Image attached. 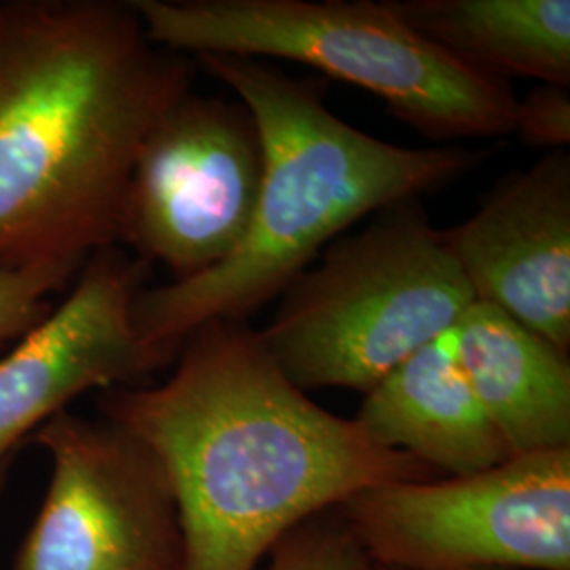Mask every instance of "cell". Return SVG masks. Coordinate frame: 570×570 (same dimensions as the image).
<instances>
[{
    "label": "cell",
    "mask_w": 570,
    "mask_h": 570,
    "mask_svg": "<svg viewBox=\"0 0 570 570\" xmlns=\"http://www.w3.org/2000/svg\"><path fill=\"white\" fill-rule=\"evenodd\" d=\"M367 570H402L393 569V567H385V564H376V562H370V569ZM489 570H508V569H489Z\"/></svg>",
    "instance_id": "e0dca14e"
},
{
    "label": "cell",
    "mask_w": 570,
    "mask_h": 570,
    "mask_svg": "<svg viewBox=\"0 0 570 570\" xmlns=\"http://www.w3.org/2000/svg\"><path fill=\"white\" fill-rule=\"evenodd\" d=\"M370 562L402 570H570V449L355 492L336 508Z\"/></svg>",
    "instance_id": "8992f818"
},
{
    "label": "cell",
    "mask_w": 570,
    "mask_h": 570,
    "mask_svg": "<svg viewBox=\"0 0 570 570\" xmlns=\"http://www.w3.org/2000/svg\"><path fill=\"white\" fill-rule=\"evenodd\" d=\"M454 334L469 383L513 456L570 449L569 353L480 301Z\"/></svg>",
    "instance_id": "7c38bea8"
},
{
    "label": "cell",
    "mask_w": 570,
    "mask_h": 570,
    "mask_svg": "<svg viewBox=\"0 0 570 570\" xmlns=\"http://www.w3.org/2000/svg\"><path fill=\"white\" fill-rule=\"evenodd\" d=\"M263 138L239 100L188 91L144 140L122 202L119 245L171 282L225 263L252 226Z\"/></svg>",
    "instance_id": "52a82bcc"
},
{
    "label": "cell",
    "mask_w": 570,
    "mask_h": 570,
    "mask_svg": "<svg viewBox=\"0 0 570 570\" xmlns=\"http://www.w3.org/2000/svg\"><path fill=\"white\" fill-rule=\"evenodd\" d=\"M473 301L421 197H407L330 245L320 265L285 287L258 336L305 393L353 389L366 395L456 326Z\"/></svg>",
    "instance_id": "5b68a950"
},
{
    "label": "cell",
    "mask_w": 570,
    "mask_h": 570,
    "mask_svg": "<svg viewBox=\"0 0 570 570\" xmlns=\"http://www.w3.org/2000/svg\"><path fill=\"white\" fill-rule=\"evenodd\" d=\"M82 266L63 261L0 266V346L37 326L53 308L51 296L72 284Z\"/></svg>",
    "instance_id": "5bb4252c"
},
{
    "label": "cell",
    "mask_w": 570,
    "mask_h": 570,
    "mask_svg": "<svg viewBox=\"0 0 570 570\" xmlns=\"http://www.w3.org/2000/svg\"><path fill=\"white\" fill-rule=\"evenodd\" d=\"M473 298L570 351V153L505 176L480 209L442 230Z\"/></svg>",
    "instance_id": "30bf717a"
},
{
    "label": "cell",
    "mask_w": 570,
    "mask_h": 570,
    "mask_svg": "<svg viewBox=\"0 0 570 570\" xmlns=\"http://www.w3.org/2000/svg\"><path fill=\"white\" fill-rule=\"evenodd\" d=\"M167 51L289 60L357 85L433 142L513 134L510 82L456 60L389 0H134Z\"/></svg>",
    "instance_id": "277c9868"
},
{
    "label": "cell",
    "mask_w": 570,
    "mask_h": 570,
    "mask_svg": "<svg viewBox=\"0 0 570 570\" xmlns=\"http://www.w3.org/2000/svg\"><path fill=\"white\" fill-rule=\"evenodd\" d=\"M171 376L108 389L102 419L164 465L186 570H258L289 530L362 490L444 478L308 400L247 320L195 327Z\"/></svg>",
    "instance_id": "6da1fadb"
},
{
    "label": "cell",
    "mask_w": 570,
    "mask_h": 570,
    "mask_svg": "<svg viewBox=\"0 0 570 570\" xmlns=\"http://www.w3.org/2000/svg\"><path fill=\"white\" fill-rule=\"evenodd\" d=\"M153 266L112 245L96 252L68 296L0 360V471L23 438L91 389L146 379L178 348L144 341L134 303Z\"/></svg>",
    "instance_id": "9c48e42d"
},
{
    "label": "cell",
    "mask_w": 570,
    "mask_h": 570,
    "mask_svg": "<svg viewBox=\"0 0 570 570\" xmlns=\"http://www.w3.org/2000/svg\"><path fill=\"white\" fill-rule=\"evenodd\" d=\"M381 449L440 475H469L511 459L459 362L454 327L421 346L370 389L353 419Z\"/></svg>",
    "instance_id": "8fae6325"
},
{
    "label": "cell",
    "mask_w": 570,
    "mask_h": 570,
    "mask_svg": "<svg viewBox=\"0 0 570 570\" xmlns=\"http://www.w3.org/2000/svg\"><path fill=\"white\" fill-rule=\"evenodd\" d=\"M195 66L150 41L131 2H2L0 266L87 265L119 245L134 164Z\"/></svg>",
    "instance_id": "7a4b0ae2"
},
{
    "label": "cell",
    "mask_w": 570,
    "mask_h": 570,
    "mask_svg": "<svg viewBox=\"0 0 570 570\" xmlns=\"http://www.w3.org/2000/svg\"><path fill=\"white\" fill-rule=\"evenodd\" d=\"M7 471V469H4ZM4 471H0V490L4 487Z\"/></svg>",
    "instance_id": "ac0fdd59"
},
{
    "label": "cell",
    "mask_w": 570,
    "mask_h": 570,
    "mask_svg": "<svg viewBox=\"0 0 570 570\" xmlns=\"http://www.w3.org/2000/svg\"><path fill=\"white\" fill-rule=\"evenodd\" d=\"M513 134L534 148L564 150L570 144V89L541 85L518 100Z\"/></svg>",
    "instance_id": "2e32d148"
},
{
    "label": "cell",
    "mask_w": 570,
    "mask_h": 570,
    "mask_svg": "<svg viewBox=\"0 0 570 570\" xmlns=\"http://www.w3.org/2000/svg\"><path fill=\"white\" fill-rule=\"evenodd\" d=\"M370 558L336 511H326L289 530L268 551L263 570H367Z\"/></svg>",
    "instance_id": "9a60e30c"
},
{
    "label": "cell",
    "mask_w": 570,
    "mask_h": 570,
    "mask_svg": "<svg viewBox=\"0 0 570 570\" xmlns=\"http://www.w3.org/2000/svg\"><path fill=\"white\" fill-rule=\"evenodd\" d=\"M419 35L503 79L570 87V0H389Z\"/></svg>",
    "instance_id": "4fadbf2b"
},
{
    "label": "cell",
    "mask_w": 570,
    "mask_h": 570,
    "mask_svg": "<svg viewBox=\"0 0 570 570\" xmlns=\"http://www.w3.org/2000/svg\"><path fill=\"white\" fill-rule=\"evenodd\" d=\"M0 11H2V2H0Z\"/></svg>",
    "instance_id": "d6986e66"
},
{
    "label": "cell",
    "mask_w": 570,
    "mask_h": 570,
    "mask_svg": "<svg viewBox=\"0 0 570 570\" xmlns=\"http://www.w3.org/2000/svg\"><path fill=\"white\" fill-rule=\"evenodd\" d=\"M193 60L252 112L263 138V184L252 226L225 263L138 294L134 324L153 345L180 351L205 322L247 320L348 226L454 183L484 159L461 146L407 148L374 138L330 110L326 81L294 79L273 61Z\"/></svg>",
    "instance_id": "3957f363"
},
{
    "label": "cell",
    "mask_w": 570,
    "mask_h": 570,
    "mask_svg": "<svg viewBox=\"0 0 570 570\" xmlns=\"http://www.w3.org/2000/svg\"><path fill=\"white\" fill-rule=\"evenodd\" d=\"M32 440L51 478L13 570H186L174 490L138 438L63 410Z\"/></svg>",
    "instance_id": "ba28073f"
}]
</instances>
